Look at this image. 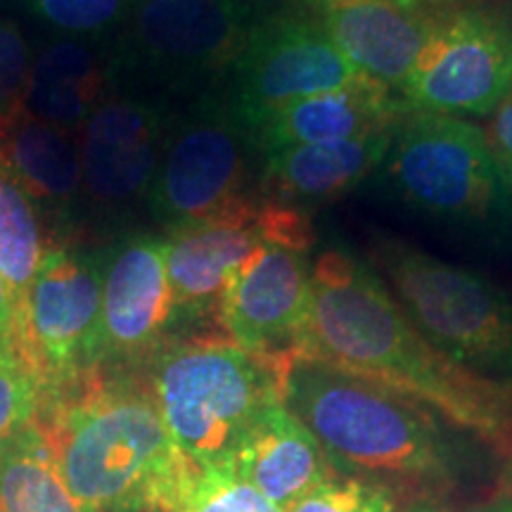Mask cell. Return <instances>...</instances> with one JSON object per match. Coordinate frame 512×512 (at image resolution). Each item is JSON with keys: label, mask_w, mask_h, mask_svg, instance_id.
<instances>
[{"label": "cell", "mask_w": 512, "mask_h": 512, "mask_svg": "<svg viewBox=\"0 0 512 512\" xmlns=\"http://www.w3.org/2000/svg\"><path fill=\"white\" fill-rule=\"evenodd\" d=\"M102 256L50 245L29 287L19 354L43 392L57 394L98 370Z\"/></svg>", "instance_id": "obj_8"}, {"label": "cell", "mask_w": 512, "mask_h": 512, "mask_svg": "<svg viewBox=\"0 0 512 512\" xmlns=\"http://www.w3.org/2000/svg\"><path fill=\"white\" fill-rule=\"evenodd\" d=\"M169 119L138 98H107L81 128V197L105 216L126 214L150 197Z\"/></svg>", "instance_id": "obj_14"}, {"label": "cell", "mask_w": 512, "mask_h": 512, "mask_svg": "<svg viewBox=\"0 0 512 512\" xmlns=\"http://www.w3.org/2000/svg\"><path fill=\"white\" fill-rule=\"evenodd\" d=\"M368 79L351 67L313 19H261L233 64L230 112L249 138L273 114L309 95Z\"/></svg>", "instance_id": "obj_12"}, {"label": "cell", "mask_w": 512, "mask_h": 512, "mask_svg": "<svg viewBox=\"0 0 512 512\" xmlns=\"http://www.w3.org/2000/svg\"><path fill=\"white\" fill-rule=\"evenodd\" d=\"M36 425L91 512H166L195 467L166 430L150 384L126 375L95 370L46 394Z\"/></svg>", "instance_id": "obj_2"}, {"label": "cell", "mask_w": 512, "mask_h": 512, "mask_svg": "<svg viewBox=\"0 0 512 512\" xmlns=\"http://www.w3.org/2000/svg\"><path fill=\"white\" fill-rule=\"evenodd\" d=\"M484 133L486 140H489L491 152H494L505 188L512 192V93L496 107L489 131Z\"/></svg>", "instance_id": "obj_29"}, {"label": "cell", "mask_w": 512, "mask_h": 512, "mask_svg": "<svg viewBox=\"0 0 512 512\" xmlns=\"http://www.w3.org/2000/svg\"><path fill=\"white\" fill-rule=\"evenodd\" d=\"M396 3H411V5H448L453 0H396Z\"/></svg>", "instance_id": "obj_34"}, {"label": "cell", "mask_w": 512, "mask_h": 512, "mask_svg": "<svg viewBox=\"0 0 512 512\" xmlns=\"http://www.w3.org/2000/svg\"><path fill=\"white\" fill-rule=\"evenodd\" d=\"M387 287L434 347L475 373L512 380V299L501 287L401 240H377Z\"/></svg>", "instance_id": "obj_5"}, {"label": "cell", "mask_w": 512, "mask_h": 512, "mask_svg": "<svg viewBox=\"0 0 512 512\" xmlns=\"http://www.w3.org/2000/svg\"><path fill=\"white\" fill-rule=\"evenodd\" d=\"M320 27L358 74L401 93L437 36L448 5L311 0Z\"/></svg>", "instance_id": "obj_16"}, {"label": "cell", "mask_w": 512, "mask_h": 512, "mask_svg": "<svg viewBox=\"0 0 512 512\" xmlns=\"http://www.w3.org/2000/svg\"><path fill=\"white\" fill-rule=\"evenodd\" d=\"M394 131L325 145H299L266 152L264 183L271 200L302 209L309 202H332L366 181L384 164Z\"/></svg>", "instance_id": "obj_19"}, {"label": "cell", "mask_w": 512, "mask_h": 512, "mask_svg": "<svg viewBox=\"0 0 512 512\" xmlns=\"http://www.w3.org/2000/svg\"><path fill=\"white\" fill-rule=\"evenodd\" d=\"M283 406L316 437L337 472L344 467L392 491L411 489L415 501H437L467 467V448L441 415L294 351L285 363Z\"/></svg>", "instance_id": "obj_3"}, {"label": "cell", "mask_w": 512, "mask_h": 512, "mask_svg": "<svg viewBox=\"0 0 512 512\" xmlns=\"http://www.w3.org/2000/svg\"><path fill=\"white\" fill-rule=\"evenodd\" d=\"M498 496L512 498V456L505 460L501 477H498Z\"/></svg>", "instance_id": "obj_32"}, {"label": "cell", "mask_w": 512, "mask_h": 512, "mask_svg": "<svg viewBox=\"0 0 512 512\" xmlns=\"http://www.w3.org/2000/svg\"><path fill=\"white\" fill-rule=\"evenodd\" d=\"M46 249L41 214L12 176L0 152V273L17 306L19 325H22L29 287L34 283Z\"/></svg>", "instance_id": "obj_23"}, {"label": "cell", "mask_w": 512, "mask_h": 512, "mask_svg": "<svg viewBox=\"0 0 512 512\" xmlns=\"http://www.w3.org/2000/svg\"><path fill=\"white\" fill-rule=\"evenodd\" d=\"M294 354L399 392L498 458L512 456V380L465 368L434 347L366 261L328 249L311 268V304Z\"/></svg>", "instance_id": "obj_1"}, {"label": "cell", "mask_w": 512, "mask_h": 512, "mask_svg": "<svg viewBox=\"0 0 512 512\" xmlns=\"http://www.w3.org/2000/svg\"><path fill=\"white\" fill-rule=\"evenodd\" d=\"M133 0H29L36 17L64 34L93 38L121 27Z\"/></svg>", "instance_id": "obj_27"}, {"label": "cell", "mask_w": 512, "mask_h": 512, "mask_svg": "<svg viewBox=\"0 0 512 512\" xmlns=\"http://www.w3.org/2000/svg\"><path fill=\"white\" fill-rule=\"evenodd\" d=\"M228 465L280 510L339 475L323 446L283 403H273L254 420Z\"/></svg>", "instance_id": "obj_18"}, {"label": "cell", "mask_w": 512, "mask_h": 512, "mask_svg": "<svg viewBox=\"0 0 512 512\" xmlns=\"http://www.w3.org/2000/svg\"><path fill=\"white\" fill-rule=\"evenodd\" d=\"M268 242L309 252L313 230L304 211L261 197L235 214L169 230L166 271L174 292L176 320H216L228 285Z\"/></svg>", "instance_id": "obj_10"}, {"label": "cell", "mask_w": 512, "mask_h": 512, "mask_svg": "<svg viewBox=\"0 0 512 512\" xmlns=\"http://www.w3.org/2000/svg\"><path fill=\"white\" fill-rule=\"evenodd\" d=\"M285 354H252L228 337L164 344L152 356L150 392L176 446L192 463L223 465L254 420L283 403Z\"/></svg>", "instance_id": "obj_4"}, {"label": "cell", "mask_w": 512, "mask_h": 512, "mask_svg": "<svg viewBox=\"0 0 512 512\" xmlns=\"http://www.w3.org/2000/svg\"><path fill=\"white\" fill-rule=\"evenodd\" d=\"M256 17L249 0H133L117 67L181 86L233 67Z\"/></svg>", "instance_id": "obj_9"}, {"label": "cell", "mask_w": 512, "mask_h": 512, "mask_svg": "<svg viewBox=\"0 0 512 512\" xmlns=\"http://www.w3.org/2000/svg\"><path fill=\"white\" fill-rule=\"evenodd\" d=\"M43 384L12 351H0V444L34 425L43 406Z\"/></svg>", "instance_id": "obj_25"}, {"label": "cell", "mask_w": 512, "mask_h": 512, "mask_svg": "<svg viewBox=\"0 0 512 512\" xmlns=\"http://www.w3.org/2000/svg\"><path fill=\"white\" fill-rule=\"evenodd\" d=\"M176 323L166 271V240L131 235L102 256L98 370L133 366L155 356Z\"/></svg>", "instance_id": "obj_13"}, {"label": "cell", "mask_w": 512, "mask_h": 512, "mask_svg": "<svg viewBox=\"0 0 512 512\" xmlns=\"http://www.w3.org/2000/svg\"><path fill=\"white\" fill-rule=\"evenodd\" d=\"M0 512H91L62 479L36 422L0 444Z\"/></svg>", "instance_id": "obj_22"}, {"label": "cell", "mask_w": 512, "mask_h": 512, "mask_svg": "<svg viewBox=\"0 0 512 512\" xmlns=\"http://www.w3.org/2000/svg\"><path fill=\"white\" fill-rule=\"evenodd\" d=\"M0 351H12V354L22 358V354H19L17 306L12 302V294L8 290V285H5L3 273H0Z\"/></svg>", "instance_id": "obj_30"}, {"label": "cell", "mask_w": 512, "mask_h": 512, "mask_svg": "<svg viewBox=\"0 0 512 512\" xmlns=\"http://www.w3.org/2000/svg\"><path fill=\"white\" fill-rule=\"evenodd\" d=\"M467 512H512V498L498 496L494 501L475 505V508H470Z\"/></svg>", "instance_id": "obj_31"}, {"label": "cell", "mask_w": 512, "mask_h": 512, "mask_svg": "<svg viewBox=\"0 0 512 512\" xmlns=\"http://www.w3.org/2000/svg\"><path fill=\"white\" fill-rule=\"evenodd\" d=\"M283 512H399L394 491L366 477H332Z\"/></svg>", "instance_id": "obj_26"}, {"label": "cell", "mask_w": 512, "mask_h": 512, "mask_svg": "<svg viewBox=\"0 0 512 512\" xmlns=\"http://www.w3.org/2000/svg\"><path fill=\"white\" fill-rule=\"evenodd\" d=\"M112 64L83 38H57L34 57L27 114L74 133L107 100Z\"/></svg>", "instance_id": "obj_20"}, {"label": "cell", "mask_w": 512, "mask_h": 512, "mask_svg": "<svg viewBox=\"0 0 512 512\" xmlns=\"http://www.w3.org/2000/svg\"><path fill=\"white\" fill-rule=\"evenodd\" d=\"M0 152L46 223H69L81 200V152L74 133L24 114L0 138Z\"/></svg>", "instance_id": "obj_21"}, {"label": "cell", "mask_w": 512, "mask_h": 512, "mask_svg": "<svg viewBox=\"0 0 512 512\" xmlns=\"http://www.w3.org/2000/svg\"><path fill=\"white\" fill-rule=\"evenodd\" d=\"M411 114L399 93L373 79L309 95L273 114L252 140L259 150L275 152L299 145L342 143L394 131Z\"/></svg>", "instance_id": "obj_17"}, {"label": "cell", "mask_w": 512, "mask_h": 512, "mask_svg": "<svg viewBox=\"0 0 512 512\" xmlns=\"http://www.w3.org/2000/svg\"><path fill=\"white\" fill-rule=\"evenodd\" d=\"M247 133L230 107L202 100L176 128H169L150 202L169 230L219 219L252 207Z\"/></svg>", "instance_id": "obj_7"}, {"label": "cell", "mask_w": 512, "mask_h": 512, "mask_svg": "<svg viewBox=\"0 0 512 512\" xmlns=\"http://www.w3.org/2000/svg\"><path fill=\"white\" fill-rule=\"evenodd\" d=\"M31 64L22 31L10 19H0V138L27 114Z\"/></svg>", "instance_id": "obj_28"}, {"label": "cell", "mask_w": 512, "mask_h": 512, "mask_svg": "<svg viewBox=\"0 0 512 512\" xmlns=\"http://www.w3.org/2000/svg\"><path fill=\"white\" fill-rule=\"evenodd\" d=\"M306 249L268 242L240 268L223 294L216 323L252 354L294 351L311 304Z\"/></svg>", "instance_id": "obj_15"}, {"label": "cell", "mask_w": 512, "mask_h": 512, "mask_svg": "<svg viewBox=\"0 0 512 512\" xmlns=\"http://www.w3.org/2000/svg\"><path fill=\"white\" fill-rule=\"evenodd\" d=\"M384 164L403 200L439 219L489 223L508 209L510 190L486 133L470 121L411 112L396 126Z\"/></svg>", "instance_id": "obj_6"}, {"label": "cell", "mask_w": 512, "mask_h": 512, "mask_svg": "<svg viewBox=\"0 0 512 512\" xmlns=\"http://www.w3.org/2000/svg\"><path fill=\"white\" fill-rule=\"evenodd\" d=\"M166 512H283L235 475L228 463L192 467Z\"/></svg>", "instance_id": "obj_24"}, {"label": "cell", "mask_w": 512, "mask_h": 512, "mask_svg": "<svg viewBox=\"0 0 512 512\" xmlns=\"http://www.w3.org/2000/svg\"><path fill=\"white\" fill-rule=\"evenodd\" d=\"M512 93V15L446 10L401 98L411 112L484 117Z\"/></svg>", "instance_id": "obj_11"}, {"label": "cell", "mask_w": 512, "mask_h": 512, "mask_svg": "<svg viewBox=\"0 0 512 512\" xmlns=\"http://www.w3.org/2000/svg\"><path fill=\"white\" fill-rule=\"evenodd\" d=\"M399 512H448V510L437 505V501H413L408 508H403Z\"/></svg>", "instance_id": "obj_33"}]
</instances>
